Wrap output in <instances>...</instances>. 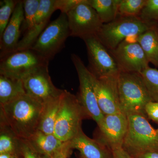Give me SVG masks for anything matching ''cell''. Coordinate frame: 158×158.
Returning <instances> with one entry per match:
<instances>
[{
  "label": "cell",
  "instance_id": "obj_3",
  "mask_svg": "<svg viewBox=\"0 0 158 158\" xmlns=\"http://www.w3.org/2000/svg\"><path fill=\"white\" fill-rule=\"evenodd\" d=\"M86 118L89 117L77 97L64 90L54 135L62 142L71 141L82 130V120Z\"/></svg>",
  "mask_w": 158,
  "mask_h": 158
},
{
  "label": "cell",
  "instance_id": "obj_18",
  "mask_svg": "<svg viewBox=\"0 0 158 158\" xmlns=\"http://www.w3.org/2000/svg\"><path fill=\"white\" fill-rule=\"evenodd\" d=\"M149 63L158 67V29L154 25L137 37Z\"/></svg>",
  "mask_w": 158,
  "mask_h": 158
},
{
  "label": "cell",
  "instance_id": "obj_16",
  "mask_svg": "<svg viewBox=\"0 0 158 158\" xmlns=\"http://www.w3.org/2000/svg\"><path fill=\"white\" fill-rule=\"evenodd\" d=\"M70 141L72 149H76L81 158H113L112 151L99 140L91 139L81 130Z\"/></svg>",
  "mask_w": 158,
  "mask_h": 158
},
{
  "label": "cell",
  "instance_id": "obj_34",
  "mask_svg": "<svg viewBox=\"0 0 158 158\" xmlns=\"http://www.w3.org/2000/svg\"><path fill=\"white\" fill-rule=\"evenodd\" d=\"M135 158H158V151L148 152L141 154Z\"/></svg>",
  "mask_w": 158,
  "mask_h": 158
},
{
  "label": "cell",
  "instance_id": "obj_9",
  "mask_svg": "<svg viewBox=\"0 0 158 158\" xmlns=\"http://www.w3.org/2000/svg\"><path fill=\"white\" fill-rule=\"evenodd\" d=\"M88 53V70L97 77H118L120 72L110 50L96 35L84 38Z\"/></svg>",
  "mask_w": 158,
  "mask_h": 158
},
{
  "label": "cell",
  "instance_id": "obj_10",
  "mask_svg": "<svg viewBox=\"0 0 158 158\" xmlns=\"http://www.w3.org/2000/svg\"><path fill=\"white\" fill-rule=\"evenodd\" d=\"M66 15L71 37L83 40L96 35L103 24L88 0H82Z\"/></svg>",
  "mask_w": 158,
  "mask_h": 158
},
{
  "label": "cell",
  "instance_id": "obj_11",
  "mask_svg": "<svg viewBox=\"0 0 158 158\" xmlns=\"http://www.w3.org/2000/svg\"><path fill=\"white\" fill-rule=\"evenodd\" d=\"M137 37L127 38L116 48L110 50L121 72L141 73L149 66Z\"/></svg>",
  "mask_w": 158,
  "mask_h": 158
},
{
  "label": "cell",
  "instance_id": "obj_22",
  "mask_svg": "<svg viewBox=\"0 0 158 158\" xmlns=\"http://www.w3.org/2000/svg\"><path fill=\"white\" fill-rule=\"evenodd\" d=\"M0 125V154L20 153V138L8 126L2 123Z\"/></svg>",
  "mask_w": 158,
  "mask_h": 158
},
{
  "label": "cell",
  "instance_id": "obj_12",
  "mask_svg": "<svg viewBox=\"0 0 158 158\" xmlns=\"http://www.w3.org/2000/svg\"><path fill=\"white\" fill-rule=\"evenodd\" d=\"M22 81L26 93L43 105L59 98L64 91L53 84L48 66L35 71Z\"/></svg>",
  "mask_w": 158,
  "mask_h": 158
},
{
  "label": "cell",
  "instance_id": "obj_28",
  "mask_svg": "<svg viewBox=\"0 0 158 158\" xmlns=\"http://www.w3.org/2000/svg\"><path fill=\"white\" fill-rule=\"evenodd\" d=\"M139 17L143 21L153 23L158 20V0H147Z\"/></svg>",
  "mask_w": 158,
  "mask_h": 158
},
{
  "label": "cell",
  "instance_id": "obj_27",
  "mask_svg": "<svg viewBox=\"0 0 158 158\" xmlns=\"http://www.w3.org/2000/svg\"><path fill=\"white\" fill-rule=\"evenodd\" d=\"M19 2L15 0L0 1V37L8 25Z\"/></svg>",
  "mask_w": 158,
  "mask_h": 158
},
{
  "label": "cell",
  "instance_id": "obj_17",
  "mask_svg": "<svg viewBox=\"0 0 158 158\" xmlns=\"http://www.w3.org/2000/svg\"><path fill=\"white\" fill-rule=\"evenodd\" d=\"M35 151L48 158H54L64 144L54 134H46L38 131L28 139Z\"/></svg>",
  "mask_w": 158,
  "mask_h": 158
},
{
  "label": "cell",
  "instance_id": "obj_4",
  "mask_svg": "<svg viewBox=\"0 0 158 158\" xmlns=\"http://www.w3.org/2000/svg\"><path fill=\"white\" fill-rule=\"evenodd\" d=\"M128 125L122 148L133 158L141 154L158 151V134L145 116H127Z\"/></svg>",
  "mask_w": 158,
  "mask_h": 158
},
{
  "label": "cell",
  "instance_id": "obj_24",
  "mask_svg": "<svg viewBox=\"0 0 158 158\" xmlns=\"http://www.w3.org/2000/svg\"><path fill=\"white\" fill-rule=\"evenodd\" d=\"M40 0L23 1L24 9V20L22 26V31L26 33L34 25V19L39 6Z\"/></svg>",
  "mask_w": 158,
  "mask_h": 158
},
{
  "label": "cell",
  "instance_id": "obj_23",
  "mask_svg": "<svg viewBox=\"0 0 158 158\" xmlns=\"http://www.w3.org/2000/svg\"><path fill=\"white\" fill-rule=\"evenodd\" d=\"M146 1L147 0H119L118 16L139 17Z\"/></svg>",
  "mask_w": 158,
  "mask_h": 158
},
{
  "label": "cell",
  "instance_id": "obj_8",
  "mask_svg": "<svg viewBox=\"0 0 158 158\" xmlns=\"http://www.w3.org/2000/svg\"><path fill=\"white\" fill-rule=\"evenodd\" d=\"M71 59L76 69L80 84L79 95L77 97L89 118L93 119L99 127L102 123L105 115L99 107L91 73L77 55L72 54Z\"/></svg>",
  "mask_w": 158,
  "mask_h": 158
},
{
  "label": "cell",
  "instance_id": "obj_1",
  "mask_svg": "<svg viewBox=\"0 0 158 158\" xmlns=\"http://www.w3.org/2000/svg\"><path fill=\"white\" fill-rule=\"evenodd\" d=\"M0 107V123L9 127L18 138L28 140L39 130L43 105L27 94Z\"/></svg>",
  "mask_w": 158,
  "mask_h": 158
},
{
  "label": "cell",
  "instance_id": "obj_15",
  "mask_svg": "<svg viewBox=\"0 0 158 158\" xmlns=\"http://www.w3.org/2000/svg\"><path fill=\"white\" fill-rule=\"evenodd\" d=\"M23 20V1H19L8 25L0 37V58L16 50L20 40Z\"/></svg>",
  "mask_w": 158,
  "mask_h": 158
},
{
  "label": "cell",
  "instance_id": "obj_32",
  "mask_svg": "<svg viewBox=\"0 0 158 158\" xmlns=\"http://www.w3.org/2000/svg\"><path fill=\"white\" fill-rule=\"evenodd\" d=\"M72 149L70 141L64 142L62 148L54 158H67Z\"/></svg>",
  "mask_w": 158,
  "mask_h": 158
},
{
  "label": "cell",
  "instance_id": "obj_35",
  "mask_svg": "<svg viewBox=\"0 0 158 158\" xmlns=\"http://www.w3.org/2000/svg\"><path fill=\"white\" fill-rule=\"evenodd\" d=\"M19 155H20V153L13 154H0V158H19Z\"/></svg>",
  "mask_w": 158,
  "mask_h": 158
},
{
  "label": "cell",
  "instance_id": "obj_5",
  "mask_svg": "<svg viewBox=\"0 0 158 158\" xmlns=\"http://www.w3.org/2000/svg\"><path fill=\"white\" fill-rule=\"evenodd\" d=\"M154 25L139 17L118 16L113 21L103 24L96 36L108 49L112 50L126 39L138 37Z\"/></svg>",
  "mask_w": 158,
  "mask_h": 158
},
{
  "label": "cell",
  "instance_id": "obj_29",
  "mask_svg": "<svg viewBox=\"0 0 158 158\" xmlns=\"http://www.w3.org/2000/svg\"><path fill=\"white\" fill-rule=\"evenodd\" d=\"M20 152L23 158H48L37 152L25 139H20Z\"/></svg>",
  "mask_w": 158,
  "mask_h": 158
},
{
  "label": "cell",
  "instance_id": "obj_20",
  "mask_svg": "<svg viewBox=\"0 0 158 158\" xmlns=\"http://www.w3.org/2000/svg\"><path fill=\"white\" fill-rule=\"evenodd\" d=\"M61 96L43 105L38 131L46 134H54L55 124L60 108Z\"/></svg>",
  "mask_w": 158,
  "mask_h": 158
},
{
  "label": "cell",
  "instance_id": "obj_30",
  "mask_svg": "<svg viewBox=\"0 0 158 158\" xmlns=\"http://www.w3.org/2000/svg\"><path fill=\"white\" fill-rule=\"evenodd\" d=\"M82 0H56V10H60L61 13L66 14L73 9Z\"/></svg>",
  "mask_w": 158,
  "mask_h": 158
},
{
  "label": "cell",
  "instance_id": "obj_26",
  "mask_svg": "<svg viewBox=\"0 0 158 158\" xmlns=\"http://www.w3.org/2000/svg\"><path fill=\"white\" fill-rule=\"evenodd\" d=\"M56 10V0H40L34 19V25L49 23L52 14Z\"/></svg>",
  "mask_w": 158,
  "mask_h": 158
},
{
  "label": "cell",
  "instance_id": "obj_36",
  "mask_svg": "<svg viewBox=\"0 0 158 158\" xmlns=\"http://www.w3.org/2000/svg\"><path fill=\"white\" fill-rule=\"evenodd\" d=\"M158 134V129L157 130H156Z\"/></svg>",
  "mask_w": 158,
  "mask_h": 158
},
{
  "label": "cell",
  "instance_id": "obj_14",
  "mask_svg": "<svg viewBox=\"0 0 158 158\" xmlns=\"http://www.w3.org/2000/svg\"><path fill=\"white\" fill-rule=\"evenodd\" d=\"M127 116L119 112L106 115L100 126L99 127L102 139L111 150L122 147L128 129Z\"/></svg>",
  "mask_w": 158,
  "mask_h": 158
},
{
  "label": "cell",
  "instance_id": "obj_2",
  "mask_svg": "<svg viewBox=\"0 0 158 158\" xmlns=\"http://www.w3.org/2000/svg\"><path fill=\"white\" fill-rule=\"evenodd\" d=\"M118 87L120 112L127 116L146 117L145 106L153 100L141 74L121 72L118 77Z\"/></svg>",
  "mask_w": 158,
  "mask_h": 158
},
{
  "label": "cell",
  "instance_id": "obj_21",
  "mask_svg": "<svg viewBox=\"0 0 158 158\" xmlns=\"http://www.w3.org/2000/svg\"><path fill=\"white\" fill-rule=\"evenodd\" d=\"M119 0H88V2L96 11L103 24L108 23L118 16Z\"/></svg>",
  "mask_w": 158,
  "mask_h": 158
},
{
  "label": "cell",
  "instance_id": "obj_7",
  "mask_svg": "<svg viewBox=\"0 0 158 158\" xmlns=\"http://www.w3.org/2000/svg\"><path fill=\"white\" fill-rule=\"evenodd\" d=\"M69 37L70 32L67 15L61 13L48 25L31 48L50 61L64 48Z\"/></svg>",
  "mask_w": 158,
  "mask_h": 158
},
{
  "label": "cell",
  "instance_id": "obj_31",
  "mask_svg": "<svg viewBox=\"0 0 158 158\" xmlns=\"http://www.w3.org/2000/svg\"><path fill=\"white\" fill-rule=\"evenodd\" d=\"M146 115L150 119L158 122V102L151 101L145 107Z\"/></svg>",
  "mask_w": 158,
  "mask_h": 158
},
{
  "label": "cell",
  "instance_id": "obj_6",
  "mask_svg": "<svg viewBox=\"0 0 158 158\" xmlns=\"http://www.w3.org/2000/svg\"><path fill=\"white\" fill-rule=\"evenodd\" d=\"M49 62L31 48L15 51L1 58L0 75L22 80L35 71L48 66Z\"/></svg>",
  "mask_w": 158,
  "mask_h": 158
},
{
  "label": "cell",
  "instance_id": "obj_13",
  "mask_svg": "<svg viewBox=\"0 0 158 158\" xmlns=\"http://www.w3.org/2000/svg\"><path fill=\"white\" fill-rule=\"evenodd\" d=\"M91 76L98 103L103 114L106 116L121 112L118 77L98 78L92 73Z\"/></svg>",
  "mask_w": 158,
  "mask_h": 158
},
{
  "label": "cell",
  "instance_id": "obj_33",
  "mask_svg": "<svg viewBox=\"0 0 158 158\" xmlns=\"http://www.w3.org/2000/svg\"><path fill=\"white\" fill-rule=\"evenodd\" d=\"M113 158H133L122 147L112 150Z\"/></svg>",
  "mask_w": 158,
  "mask_h": 158
},
{
  "label": "cell",
  "instance_id": "obj_25",
  "mask_svg": "<svg viewBox=\"0 0 158 158\" xmlns=\"http://www.w3.org/2000/svg\"><path fill=\"white\" fill-rule=\"evenodd\" d=\"M153 101L158 102V70L148 67L141 73Z\"/></svg>",
  "mask_w": 158,
  "mask_h": 158
},
{
  "label": "cell",
  "instance_id": "obj_19",
  "mask_svg": "<svg viewBox=\"0 0 158 158\" xmlns=\"http://www.w3.org/2000/svg\"><path fill=\"white\" fill-rule=\"evenodd\" d=\"M25 94L22 80L0 75V105L8 103Z\"/></svg>",
  "mask_w": 158,
  "mask_h": 158
}]
</instances>
